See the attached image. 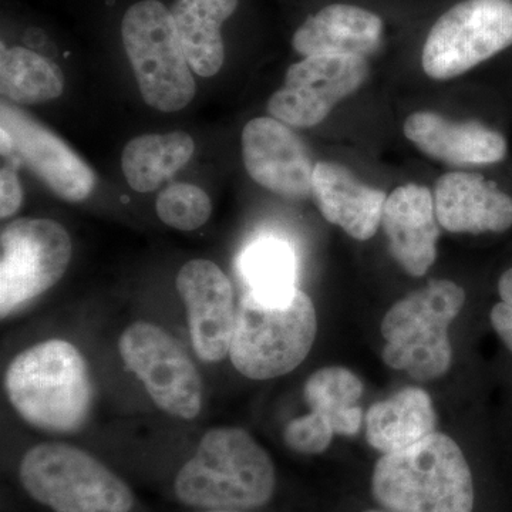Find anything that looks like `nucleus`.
I'll return each instance as SVG.
<instances>
[{
  "mask_svg": "<svg viewBox=\"0 0 512 512\" xmlns=\"http://www.w3.org/2000/svg\"><path fill=\"white\" fill-rule=\"evenodd\" d=\"M404 134L427 156L454 165H487L503 161L508 146L503 134L476 123H457L433 111L407 117Z\"/></svg>",
  "mask_w": 512,
  "mask_h": 512,
  "instance_id": "nucleus-18",
  "label": "nucleus"
},
{
  "mask_svg": "<svg viewBox=\"0 0 512 512\" xmlns=\"http://www.w3.org/2000/svg\"><path fill=\"white\" fill-rule=\"evenodd\" d=\"M362 380L342 366L322 367L306 380L303 399L311 412L286 424L284 441L295 453L315 456L333 437H353L362 429Z\"/></svg>",
  "mask_w": 512,
  "mask_h": 512,
  "instance_id": "nucleus-12",
  "label": "nucleus"
},
{
  "mask_svg": "<svg viewBox=\"0 0 512 512\" xmlns=\"http://www.w3.org/2000/svg\"><path fill=\"white\" fill-rule=\"evenodd\" d=\"M121 37L148 106L164 113L187 107L197 86L171 10L158 0H141L121 20Z\"/></svg>",
  "mask_w": 512,
  "mask_h": 512,
  "instance_id": "nucleus-7",
  "label": "nucleus"
},
{
  "mask_svg": "<svg viewBox=\"0 0 512 512\" xmlns=\"http://www.w3.org/2000/svg\"><path fill=\"white\" fill-rule=\"evenodd\" d=\"M316 333L315 305L301 289L279 299L247 292L237 308L229 359L248 379H276L302 365Z\"/></svg>",
  "mask_w": 512,
  "mask_h": 512,
  "instance_id": "nucleus-4",
  "label": "nucleus"
},
{
  "mask_svg": "<svg viewBox=\"0 0 512 512\" xmlns=\"http://www.w3.org/2000/svg\"><path fill=\"white\" fill-rule=\"evenodd\" d=\"M384 23L379 15L360 6L333 3L309 16L292 37L299 55H352L366 57L382 46Z\"/></svg>",
  "mask_w": 512,
  "mask_h": 512,
  "instance_id": "nucleus-19",
  "label": "nucleus"
},
{
  "mask_svg": "<svg viewBox=\"0 0 512 512\" xmlns=\"http://www.w3.org/2000/svg\"><path fill=\"white\" fill-rule=\"evenodd\" d=\"M158 218L178 231H195L210 220L212 204L197 185L178 183L165 188L156 202Z\"/></svg>",
  "mask_w": 512,
  "mask_h": 512,
  "instance_id": "nucleus-26",
  "label": "nucleus"
},
{
  "mask_svg": "<svg viewBox=\"0 0 512 512\" xmlns=\"http://www.w3.org/2000/svg\"><path fill=\"white\" fill-rule=\"evenodd\" d=\"M73 244L59 222L20 218L0 234V312L5 319L53 288L72 261Z\"/></svg>",
  "mask_w": 512,
  "mask_h": 512,
  "instance_id": "nucleus-9",
  "label": "nucleus"
},
{
  "mask_svg": "<svg viewBox=\"0 0 512 512\" xmlns=\"http://www.w3.org/2000/svg\"><path fill=\"white\" fill-rule=\"evenodd\" d=\"M26 493L53 512H131L134 494L92 454L63 443L30 448L19 466Z\"/></svg>",
  "mask_w": 512,
  "mask_h": 512,
  "instance_id": "nucleus-6",
  "label": "nucleus"
},
{
  "mask_svg": "<svg viewBox=\"0 0 512 512\" xmlns=\"http://www.w3.org/2000/svg\"><path fill=\"white\" fill-rule=\"evenodd\" d=\"M369 72V62L362 56L305 57L289 67L284 86L268 101L269 114L289 127L318 126L336 104L366 82Z\"/></svg>",
  "mask_w": 512,
  "mask_h": 512,
  "instance_id": "nucleus-11",
  "label": "nucleus"
},
{
  "mask_svg": "<svg viewBox=\"0 0 512 512\" xmlns=\"http://www.w3.org/2000/svg\"><path fill=\"white\" fill-rule=\"evenodd\" d=\"M119 350L128 369L163 412L184 420L200 414V373L170 333L153 323L136 322L124 330Z\"/></svg>",
  "mask_w": 512,
  "mask_h": 512,
  "instance_id": "nucleus-10",
  "label": "nucleus"
},
{
  "mask_svg": "<svg viewBox=\"0 0 512 512\" xmlns=\"http://www.w3.org/2000/svg\"><path fill=\"white\" fill-rule=\"evenodd\" d=\"M366 440L382 454L397 453L436 433L433 400L420 387H406L367 410Z\"/></svg>",
  "mask_w": 512,
  "mask_h": 512,
  "instance_id": "nucleus-21",
  "label": "nucleus"
},
{
  "mask_svg": "<svg viewBox=\"0 0 512 512\" xmlns=\"http://www.w3.org/2000/svg\"><path fill=\"white\" fill-rule=\"evenodd\" d=\"M511 46L512 0H463L430 29L421 64L431 79H454Z\"/></svg>",
  "mask_w": 512,
  "mask_h": 512,
  "instance_id": "nucleus-8",
  "label": "nucleus"
},
{
  "mask_svg": "<svg viewBox=\"0 0 512 512\" xmlns=\"http://www.w3.org/2000/svg\"><path fill=\"white\" fill-rule=\"evenodd\" d=\"M498 302L490 311V323L504 349L512 356V266L497 282Z\"/></svg>",
  "mask_w": 512,
  "mask_h": 512,
  "instance_id": "nucleus-27",
  "label": "nucleus"
},
{
  "mask_svg": "<svg viewBox=\"0 0 512 512\" xmlns=\"http://www.w3.org/2000/svg\"><path fill=\"white\" fill-rule=\"evenodd\" d=\"M204 512H245V511H204Z\"/></svg>",
  "mask_w": 512,
  "mask_h": 512,
  "instance_id": "nucleus-29",
  "label": "nucleus"
},
{
  "mask_svg": "<svg viewBox=\"0 0 512 512\" xmlns=\"http://www.w3.org/2000/svg\"><path fill=\"white\" fill-rule=\"evenodd\" d=\"M190 134H144L128 141L121 154V168L128 185L137 192L157 190L194 156Z\"/></svg>",
  "mask_w": 512,
  "mask_h": 512,
  "instance_id": "nucleus-23",
  "label": "nucleus"
},
{
  "mask_svg": "<svg viewBox=\"0 0 512 512\" xmlns=\"http://www.w3.org/2000/svg\"><path fill=\"white\" fill-rule=\"evenodd\" d=\"M274 461L248 431L218 427L205 433L174 481L177 500L202 511H251L274 497Z\"/></svg>",
  "mask_w": 512,
  "mask_h": 512,
  "instance_id": "nucleus-1",
  "label": "nucleus"
},
{
  "mask_svg": "<svg viewBox=\"0 0 512 512\" xmlns=\"http://www.w3.org/2000/svg\"><path fill=\"white\" fill-rule=\"evenodd\" d=\"M0 89L15 103H46L62 96L64 76L55 62L33 50L2 46Z\"/></svg>",
  "mask_w": 512,
  "mask_h": 512,
  "instance_id": "nucleus-24",
  "label": "nucleus"
},
{
  "mask_svg": "<svg viewBox=\"0 0 512 512\" xmlns=\"http://www.w3.org/2000/svg\"><path fill=\"white\" fill-rule=\"evenodd\" d=\"M22 198L18 174L13 168L3 167L0 171V217L5 220L15 215L22 204Z\"/></svg>",
  "mask_w": 512,
  "mask_h": 512,
  "instance_id": "nucleus-28",
  "label": "nucleus"
},
{
  "mask_svg": "<svg viewBox=\"0 0 512 512\" xmlns=\"http://www.w3.org/2000/svg\"><path fill=\"white\" fill-rule=\"evenodd\" d=\"M366 512H380V511H366Z\"/></svg>",
  "mask_w": 512,
  "mask_h": 512,
  "instance_id": "nucleus-30",
  "label": "nucleus"
},
{
  "mask_svg": "<svg viewBox=\"0 0 512 512\" xmlns=\"http://www.w3.org/2000/svg\"><path fill=\"white\" fill-rule=\"evenodd\" d=\"M0 119L10 140L6 156L26 165L62 200L79 202L92 194L96 174L62 138L10 104L2 103Z\"/></svg>",
  "mask_w": 512,
  "mask_h": 512,
  "instance_id": "nucleus-13",
  "label": "nucleus"
},
{
  "mask_svg": "<svg viewBox=\"0 0 512 512\" xmlns=\"http://www.w3.org/2000/svg\"><path fill=\"white\" fill-rule=\"evenodd\" d=\"M248 292L259 298L279 299L295 291L296 261L284 239L265 237L252 242L239 261Z\"/></svg>",
  "mask_w": 512,
  "mask_h": 512,
  "instance_id": "nucleus-25",
  "label": "nucleus"
},
{
  "mask_svg": "<svg viewBox=\"0 0 512 512\" xmlns=\"http://www.w3.org/2000/svg\"><path fill=\"white\" fill-rule=\"evenodd\" d=\"M464 303V289L447 279H434L394 303L382 320L384 363L419 382L446 375L453 363L448 328Z\"/></svg>",
  "mask_w": 512,
  "mask_h": 512,
  "instance_id": "nucleus-5",
  "label": "nucleus"
},
{
  "mask_svg": "<svg viewBox=\"0 0 512 512\" xmlns=\"http://www.w3.org/2000/svg\"><path fill=\"white\" fill-rule=\"evenodd\" d=\"M312 194L330 224L357 241L375 237L387 198L383 191L360 183L343 165L320 161L313 170Z\"/></svg>",
  "mask_w": 512,
  "mask_h": 512,
  "instance_id": "nucleus-20",
  "label": "nucleus"
},
{
  "mask_svg": "<svg viewBox=\"0 0 512 512\" xmlns=\"http://www.w3.org/2000/svg\"><path fill=\"white\" fill-rule=\"evenodd\" d=\"M372 493L387 512H473L474 480L456 441L433 433L397 453L383 454Z\"/></svg>",
  "mask_w": 512,
  "mask_h": 512,
  "instance_id": "nucleus-2",
  "label": "nucleus"
},
{
  "mask_svg": "<svg viewBox=\"0 0 512 512\" xmlns=\"http://www.w3.org/2000/svg\"><path fill=\"white\" fill-rule=\"evenodd\" d=\"M6 394L30 426L50 433H73L89 416L92 382L79 349L62 339L23 350L10 362Z\"/></svg>",
  "mask_w": 512,
  "mask_h": 512,
  "instance_id": "nucleus-3",
  "label": "nucleus"
},
{
  "mask_svg": "<svg viewBox=\"0 0 512 512\" xmlns=\"http://www.w3.org/2000/svg\"><path fill=\"white\" fill-rule=\"evenodd\" d=\"M382 225L394 261L414 278L426 275L436 261L440 237L429 188L413 183L397 187L384 202Z\"/></svg>",
  "mask_w": 512,
  "mask_h": 512,
  "instance_id": "nucleus-16",
  "label": "nucleus"
},
{
  "mask_svg": "<svg viewBox=\"0 0 512 512\" xmlns=\"http://www.w3.org/2000/svg\"><path fill=\"white\" fill-rule=\"evenodd\" d=\"M440 227L454 234H503L512 228V197L483 175L454 171L441 175L434 190Z\"/></svg>",
  "mask_w": 512,
  "mask_h": 512,
  "instance_id": "nucleus-17",
  "label": "nucleus"
},
{
  "mask_svg": "<svg viewBox=\"0 0 512 512\" xmlns=\"http://www.w3.org/2000/svg\"><path fill=\"white\" fill-rule=\"evenodd\" d=\"M238 0H175L171 15L192 72L212 77L225 60L221 28L234 15Z\"/></svg>",
  "mask_w": 512,
  "mask_h": 512,
  "instance_id": "nucleus-22",
  "label": "nucleus"
},
{
  "mask_svg": "<svg viewBox=\"0 0 512 512\" xmlns=\"http://www.w3.org/2000/svg\"><path fill=\"white\" fill-rule=\"evenodd\" d=\"M245 170L256 184L285 198L312 194L315 165L291 127L274 117L248 121L242 130Z\"/></svg>",
  "mask_w": 512,
  "mask_h": 512,
  "instance_id": "nucleus-15",
  "label": "nucleus"
},
{
  "mask_svg": "<svg viewBox=\"0 0 512 512\" xmlns=\"http://www.w3.org/2000/svg\"><path fill=\"white\" fill-rule=\"evenodd\" d=\"M175 284L187 309L195 353L204 362H221L229 356L237 319L231 281L214 262L192 259Z\"/></svg>",
  "mask_w": 512,
  "mask_h": 512,
  "instance_id": "nucleus-14",
  "label": "nucleus"
}]
</instances>
